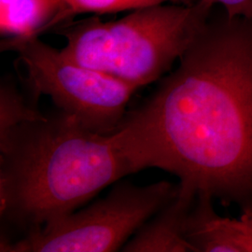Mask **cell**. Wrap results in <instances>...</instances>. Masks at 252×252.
<instances>
[{
	"instance_id": "cell-1",
	"label": "cell",
	"mask_w": 252,
	"mask_h": 252,
	"mask_svg": "<svg viewBox=\"0 0 252 252\" xmlns=\"http://www.w3.org/2000/svg\"><path fill=\"white\" fill-rule=\"evenodd\" d=\"M175 71L118 133L138 171L157 167L223 203L252 200V19L208 20Z\"/></svg>"
},
{
	"instance_id": "cell-2",
	"label": "cell",
	"mask_w": 252,
	"mask_h": 252,
	"mask_svg": "<svg viewBox=\"0 0 252 252\" xmlns=\"http://www.w3.org/2000/svg\"><path fill=\"white\" fill-rule=\"evenodd\" d=\"M117 131L101 135L58 110L0 141L1 219L31 233L137 172Z\"/></svg>"
},
{
	"instance_id": "cell-3",
	"label": "cell",
	"mask_w": 252,
	"mask_h": 252,
	"mask_svg": "<svg viewBox=\"0 0 252 252\" xmlns=\"http://www.w3.org/2000/svg\"><path fill=\"white\" fill-rule=\"evenodd\" d=\"M214 5L161 4L130 11L112 21L91 17L57 28L61 49L81 65L140 88L161 79L207 25Z\"/></svg>"
},
{
	"instance_id": "cell-4",
	"label": "cell",
	"mask_w": 252,
	"mask_h": 252,
	"mask_svg": "<svg viewBox=\"0 0 252 252\" xmlns=\"http://www.w3.org/2000/svg\"><path fill=\"white\" fill-rule=\"evenodd\" d=\"M1 51H12L25 68L33 95L49 96L58 110L91 131L109 135L126 117L134 85L81 65L38 36L3 38Z\"/></svg>"
},
{
	"instance_id": "cell-5",
	"label": "cell",
	"mask_w": 252,
	"mask_h": 252,
	"mask_svg": "<svg viewBox=\"0 0 252 252\" xmlns=\"http://www.w3.org/2000/svg\"><path fill=\"white\" fill-rule=\"evenodd\" d=\"M178 189L179 184L168 181L136 186L119 180L104 198L16 241L1 242L0 252H117L176 195Z\"/></svg>"
},
{
	"instance_id": "cell-6",
	"label": "cell",
	"mask_w": 252,
	"mask_h": 252,
	"mask_svg": "<svg viewBox=\"0 0 252 252\" xmlns=\"http://www.w3.org/2000/svg\"><path fill=\"white\" fill-rule=\"evenodd\" d=\"M212 200L198 194L188 217L186 236L195 252H252V206L230 219L217 214Z\"/></svg>"
},
{
	"instance_id": "cell-7",
	"label": "cell",
	"mask_w": 252,
	"mask_h": 252,
	"mask_svg": "<svg viewBox=\"0 0 252 252\" xmlns=\"http://www.w3.org/2000/svg\"><path fill=\"white\" fill-rule=\"evenodd\" d=\"M197 194L179 184L173 198L141 226L121 250L125 252H195L187 221Z\"/></svg>"
},
{
	"instance_id": "cell-8",
	"label": "cell",
	"mask_w": 252,
	"mask_h": 252,
	"mask_svg": "<svg viewBox=\"0 0 252 252\" xmlns=\"http://www.w3.org/2000/svg\"><path fill=\"white\" fill-rule=\"evenodd\" d=\"M63 0H0L3 38L39 36L63 26Z\"/></svg>"
},
{
	"instance_id": "cell-9",
	"label": "cell",
	"mask_w": 252,
	"mask_h": 252,
	"mask_svg": "<svg viewBox=\"0 0 252 252\" xmlns=\"http://www.w3.org/2000/svg\"><path fill=\"white\" fill-rule=\"evenodd\" d=\"M36 108L27 104V99L11 80L0 84V141L18 126L44 117Z\"/></svg>"
},
{
	"instance_id": "cell-10",
	"label": "cell",
	"mask_w": 252,
	"mask_h": 252,
	"mask_svg": "<svg viewBox=\"0 0 252 252\" xmlns=\"http://www.w3.org/2000/svg\"><path fill=\"white\" fill-rule=\"evenodd\" d=\"M197 0H63V26L65 21L83 13L105 14L132 11L161 4H193Z\"/></svg>"
},
{
	"instance_id": "cell-11",
	"label": "cell",
	"mask_w": 252,
	"mask_h": 252,
	"mask_svg": "<svg viewBox=\"0 0 252 252\" xmlns=\"http://www.w3.org/2000/svg\"><path fill=\"white\" fill-rule=\"evenodd\" d=\"M215 5H221L229 17L252 19V0H205Z\"/></svg>"
}]
</instances>
